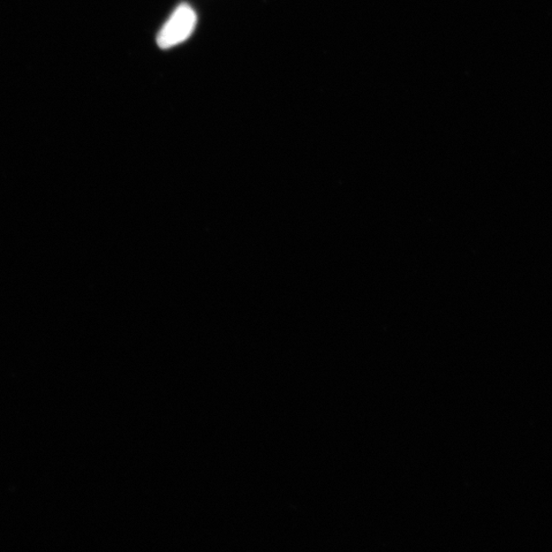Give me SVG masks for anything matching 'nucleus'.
Returning a JSON list of instances; mask_svg holds the SVG:
<instances>
[{"label": "nucleus", "mask_w": 552, "mask_h": 552, "mask_svg": "<svg viewBox=\"0 0 552 552\" xmlns=\"http://www.w3.org/2000/svg\"><path fill=\"white\" fill-rule=\"evenodd\" d=\"M196 14L186 4L180 5L158 35V47L168 50L186 41L194 32Z\"/></svg>", "instance_id": "obj_1"}]
</instances>
